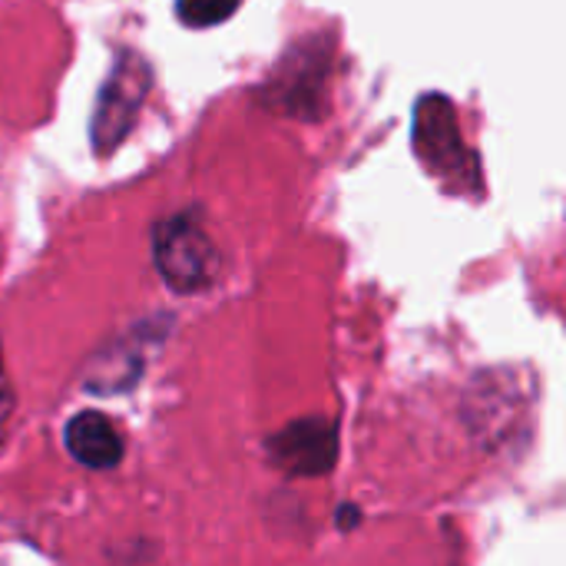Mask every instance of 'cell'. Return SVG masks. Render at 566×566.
Wrapping results in <instances>:
<instances>
[{"instance_id": "1", "label": "cell", "mask_w": 566, "mask_h": 566, "mask_svg": "<svg viewBox=\"0 0 566 566\" xmlns=\"http://www.w3.org/2000/svg\"><path fill=\"white\" fill-rule=\"evenodd\" d=\"M415 149L428 172L444 179L458 192L481 189L478 156L464 146L458 113L448 96H421L415 113Z\"/></svg>"}, {"instance_id": "2", "label": "cell", "mask_w": 566, "mask_h": 566, "mask_svg": "<svg viewBox=\"0 0 566 566\" xmlns=\"http://www.w3.org/2000/svg\"><path fill=\"white\" fill-rule=\"evenodd\" d=\"M153 259L163 282L179 295L202 292L219 275V252L189 212L169 216L153 229Z\"/></svg>"}, {"instance_id": "6", "label": "cell", "mask_w": 566, "mask_h": 566, "mask_svg": "<svg viewBox=\"0 0 566 566\" xmlns=\"http://www.w3.org/2000/svg\"><path fill=\"white\" fill-rule=\"evenodd\" d=\"M242 0H179L176 3V13L186 27H196V30H206V27H216V23H226L235 10H239Z\"/></svg>"}, {"instance_id": "3", "label": "cell", "mask_w": 566, "mask_h": 566, "mask_svg": "<svg viewBox=\"0 0 566 566\" xmlns=\"http://www.w3.org/2000/svg\"><path fill=\"white\" fill-rule=\"evenodd\" d=\"M149 86H153V70L149 63L133 53V50H123L109 70V80L103 83L99 90V99H96V113H93V146L99 156H106L109 149H116L129 129L136 126L139 119V109L149 96Z\"/></svg>"}, {"instance_id": "4", "label": "cell", "mask_w": 566, "mask_h": 566, "mask_svg": "<svg viewBox=\"0 0 566 566\" xmlns=\"http://www.w3.org/2000/svg\"><path fill=\"white\" fill-rule=\"evenodd\" d=\"M269 454H272V464L292 478H318L332 471L338 458L335 424H328L325 418L292 421L269 441Z\"/></svg>"}, {"instance_id": "7", "label": "cell", "mask_w": 566, "mask_h": 566, "mask_svg": "<svg viewBox=\"0 0 566 566\" xmlns=\"http://www.w3.org/2000/svg\"><path fill=\"white\" fill-rule=\"evenodd\" d=\"M13 408H17V398H13V385L7 378V365H3V352H0V438L10 428Z\"/></svg>"}, {"instance_id": "5", "label": "cell", "mask_w": 566, "mask_h": 566, "mask_svg": "<svg viewBox=\"0 0 566 566\" xmlns=\"http://www.w3.org/2000/svg\"><path fill=\"white\" fill-rule=\"evenodd\" d=\"M66 451L73 461H80L83 468L93 471H109L123 461V434L116 431V424L99 415V411H80L70 418L66 431H63Z\"/></svg>"}]
</instances>
